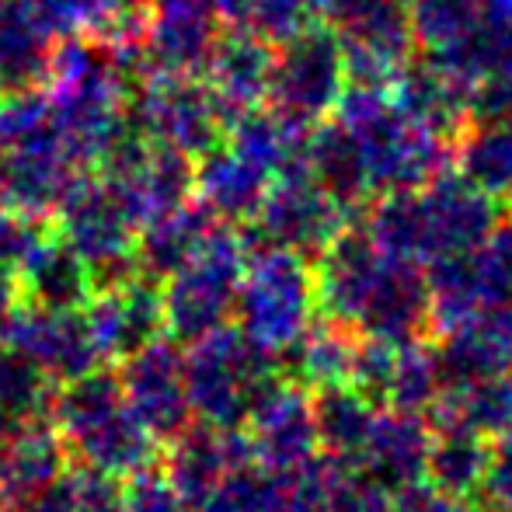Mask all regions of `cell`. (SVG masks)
Returning <instances> with one entry per match:
<instances>
[{
	"label": "cell",
	"mask_w": 512,
	"mask_h": 512,
	"mask_svg": "<svg viewBox=\"0 0 512 512\" xmlns=\"http://www.w3.org/2000/svg\"><path fill=\"white\" fill-rule=\"evenodd\" d=\"M49 422L60 429L70 460L112 478H133L161 464L164 443L126 401L119 373L91 370L56 387Z\"/></svg>",
	"instance_id": "cell-1"
},
{
	"label": "cell",
	"mask_w": 512,
	"mask_h": 512,
	"mask_svg": "<svg viewBox=\"0 0 512 512\" xmlns=\"http://www.w3.org/2000/svg\"><path fill=\"white\" fill-rule=\"evenodd\" d=\"M335 119L356 140L373 196L422 189L436 175L450 171L453 140L408 115L391 88L349 84Z\"/></svg>",
	"instance_id": "cell-2"
},
{
	"label": "cell",
	"mask_w": 512,
	"mask_h": 512,
	"mask_svg": "<svg viewBox=\"0 0 512 512\" xmlns=\"http://www.w3.org/2000/svg\"><path fill=\"white\" fill-rule=\"evenodd\" d=\"M279 377V359L234 324H220L216 331L189 342L185 352V387L192 411L199 422L216 429H244L255 401Z\"/></svg>",
	"instance_id": "cell-3"
},
{
	"label": "cell",
	"mask_w": 512,
	"mask_h": 512,
	"mask_svg": "<svg viewBox=\"0 0 512 512\" xmlns=\"http://www.w3.org/2000/svg\"><path fill=\"white\" fill-rule=\"evenodd\" d=\"M255 248L251 230L220 220L196 255L164 279V314L175 342L189 345L230 321Z\"/></svg>",
	"instance_id": "cell-4"
},
{
	"label": "cell",
	"mask_w": 512,
	"mask_h": 512,
	"mask_svg": "<svg viewBox=\"0 0 512 512\" xmlns=\"http://www.w3.org/2000/svg\"><path fill=\"white\" fill-rule=\"evenodd\" d=\"M317 310L314 269L290 248H255L237 293V328L272 356H283L310 328Z\"/></svg>",
	"instance_id": "cell-5"
},
{
	"label": "cell",
	"mask_w": 512,
	"mask_h": 512,
	"mask_svg": "<svg viewBox=\"0 0 512 512\" xmlns=\"http://www.w3.org/2000/svg\"><path fill=\"white\" fill-rule=\"evenodd\" d=\"M56 230L88 265L95 290H108L140 276V223L102 175L84 171L81 182L56 213Z\"/></svg>",
	"instance_id": "cell-6"
},
{
	"label": "cell",
	"mask_w": 512,
	"mask_h": 512,
	"mask_svg": "<svg viewBox=\"0 0 512 512\" xmlns=\"http://www.w3.org/2000/svg\"><path fill=\"white\" fill-rule=\"evenodd\" d=\"M349 88L342 39L328 21H314L304 32L276 46L269 108L297 129H314L335 115Z\"/></svg>",
	"instance_id": "cell-7"
},
{
	"label": "cell",
	"mask_w": 512,
	"mask_h": 512,
	"mask_svg": "<svg viewBox=\"0 0 512 512\" xmlns=\"http://www.w3.org/2000/svg\"><path fill=\"white\" fill-rule=\"evenodd\" d=\"M321 18L342 39L349 84L394 88L415 63V28L401 0H324Z\"/></svg>",
	"instance_id": "cell-8"
},
{
	"label": "cell",
	"mask_w": 512,
	"mask_h": 512,
	"mask_svg": "<svg viewBox=\"0 0 512 512\" xmlns=\"http://www.w3.org/2000/svg\"><path fill=\"white\" fill-rule=\"evenodd\" d=\"M352 209L342 206L310 168H290L272 178V189L251 223V237L272 248H290L304 258H317L345 227Z\"/></svg>",
	"instance_id": "cell-9"
},
{
	"label": "cell",
	"mask_w": 512,
	"mask_h": 512,
	"mask_svg": "<svg viewBox=\"0 0 512 512\" xmlns=\"http://www.w3.org/2000/svg\"><path fill=\"white\" fill-rule=\"evenodd\" d=\"M129 122L147 140L168 143L189 157H203L227 136V119L213 102L206 81L178 74H154L133 91Z\"/></svg>",
	"instance_id": "cell-10"
},
{
	"label": "cell",
	"mask_w": 512,
	"mask_h": 512,
	"mask_svg": "<svg viewBox=\"0 0 512 512\" xmlns=\"http://www.w3.org/2000/svg\"><path fill=\"white\" fill-rule=\"evenodd\" d=\"M0 342L25 352L56 384H67L102 366V352L91 338L84 310H56L21 300L0 331Z\"/></svg>",
	"instance_id": "cell-11"
},
{
	"label": "cell",
	"mask_w": 512,
	"mask_h": 512,
	"mask_svg": "<svg viewBox=\"0 0 512 512\" xmlns=\"http://www.w3.org/2000/svg\"><path fill=\"white\" fill-rule=\"evenodd\" d=\"M178 345L182 342H175L171 335L157 338L147 349L133 352L119 363L126 401L161 443L189 429L192 415H196L189 401V387H185V352Z\"/></svg>",
	"instance_id": "cell-12"
},
{
	"label": "cell",
	"mask_w": 512,
	"mask_h": 512,
	"mask_svg": "<svg viewBox=\"0 0 512 512\" xmlns=\"http://www.w3.org/2000/svg\"><path fill=\"white\" fill-rule=\"evenodd\" d=\"M391 255L373 244L363 227H345L328 248L317 255L314 286H317V310L321 317L345 324L356 331L384 279Z\"/></svg>",
	"instance_id": "cell-13"
},
{
	"label": "cell",
	"mask_w": 512,
	"mask_h": 512,
	"mask_svg": "<svg viewBox=\"0 0 512 512\" xmlns=\"http://www.w3.org/2000/svg\"><path fill=\"white\" fill-rule=\"evenodd\" d=\"M84 317H88L91 338L102 352V363H122L168 331L164 283L140 272L119 286L95 290V297L84 307Z\"/></svg>",
	"instance_id": "cell-14"
},
{
	"label": "cell",
	"mask_w": 512,
	"mask_h": 512,
	"mask_svg": "<svg viewBox=\"0 0 512 512\" xmlns=\"http://www.w3.org/2000/svg\"><path fill=\"white\" fill-rule=\"evenodd\" d=\"M244 429L255 443L258 464H265L269 471L293 474L321 453L310 391L293 384L286 373L255 401Z\"/></svg>",
	"instance_id": "cell-15"
},
{
	"label": "cell",
	"mask_w": 512,
	"mask_h": 512,
	"mask_svg": "<svg viewBox=\"0 0 512 512\" xmlns=\"http://www.w3.org/2000/svg\"><path fill=\"white\" fill-rule=\"evenodd\" d=\"M220 35L223 25L213 0H147L143 49L154 74L199 77Z\"/></svg>",
	"instance_id": "cell-16"
},
{
	"label": "cell",
	"mask_w": 512,
	"mask_h": 512,
	"mask_svg": "<svg viewBox=\"0 0 512 512\" xmlns=\"http://www.w3.org/2000/svg\"><path fill=\"white\" fill-rule=\"evenodd\" d=\"M255 460V443L248 429H216V425L196 422L164 443L161 464L182 499L199 509L209 492L227 478V471L255 464Z\"/></svg>",
	"instance_id": "cell-17"
},
{
	"label": "cell",
	"mask_w": 512,
	"mask_h": 512,
	"mask_svg": "<svg viewBox=\"0 0 512 512\" xmlns=\"http://www.w3.org/2000/svg\"><path fill=\"white\" fill-rule=\"evenodd\" d=\"M443 391H464L488 377L512 373V304L485 307L432 345Z\"/></svg>",
	"instance_id": "cell-18"
},
{
	"label": "cell",
	"mask_w": 512,
	"mask_h": 512,
	"mask_svg": "<svg viewBox=\"0 0 512 512\" xmlns=\"http://www.w3.org/2000/svg\"><path fill=\"white\" fill-rule=\"evenodd\" d=\"M272 70H276V42L262 32H223L206 63V88L220 105L227 126L237 115L269 102Z\"/></svg>",
	"instance_id": "cell-19"
},
{
	"label": "cell",
	"mask_w": 512,
	"mask_h": 512,
	"mask_svg": "<svg viewBox=\"0 0 512 512\" xmlns=\"http://www.w3.org/2000/svg\"><path fill=\"white\" fill-rule=\"evenodd\" d=\"M418 196H422L425 209L432 258L478 248L488 237V230L499 223V199L471 185L457 168L443 171L429 185H422Z\"/></svg>",
	"instance_id": "cell-20"
},
{
	"label": "cell",
	"mask_w": 512,
	"mask_h": 512,
	"mask_svg": "<svg viewBox=\"0 0 512 512\" xmlns=\"http://www.w3.org/2000/svg\"><path fill=\"white\" fill-rule=\"evenodd\" d=\"M429 446L432 425L425 415L415 411L384 408L373 422V432L359 453V467L366 478L384 485L387 492H405V488L425 481L429 471Z\"/></svg>",
	"instance_id": "cell-21"
},
{
	"label": "cell",
	"mask_w": 512,
	"mask_h": 512,
	"mask_svg": "<svg viewBox=\"0 0 512 512\" xmlns=\"http://www.w3.org/2000/svg\"><path fill=\"white\" fill-rule=\"evenodd\" d=\"M21 286V300L56 310H84L95 297L88 265L74 248L63 241L60 230L42 227L21 262L14 265Z\"/></svg>",
	"instance_id": "cell-22"
},
{
	"label": "cell",
	"mask_w": 512,
	"mask_h": 512,
	"mask_svg": "<svg viewBox=\"0 0 512 512\" xmlns=\"http://www.w3.org/2000/svg\"><path fill=\"white\" fill-rule=\"evenodd\" d=\"M272 189V175L251 157L237 154L227 140L196 161V199L213 209L223 223H255L258 209Z\"/></svg>",
	"instance_id": "cell-23"
},
{
	"label": "cell",
	"mask_w": 512,
	"mask_h": 512,
	"mask_svg": "<svg viewBox=\"0 0 512 512\" xmlns=\"http://www.w3.org/2000/svg\"><path fill=\"white\" fill-rule=\"evenodd\" d=\"M70 450L63 443L60 429L49 418L18 422L0 450V495L11 502H21L35 495L39 488L53 485L67 474Z\"/></svg>",
	"instance_id": "cell-24"
},
{
	"label": "cell",
	"mask_w": 512,
	"mask_h": 512,
	"mask_svg": "<svg viewBox=\"0 0 512 512\" xmlns=\"http://www.w3.org/2000/svg\"><path fill=\"white\" fill-rule=\"evenodd\" d=\"M56 42L28 0H0V91L42 88Z\"/></svg>",
	"instance_id": "cell-25"
},
{
	"label": "cell",
	"mask_w": 512,
	"mask_h": 512,
	"mask_svg": "<svg viewBox=\"0 0 512 512\" xmlns=\"http://www.w3.org/2000/svg\"><path fill=\"white\" fill-rule=\"evenodd\" d=\"M443 74L478 91L481 81L495 74L512 77V0H481L478 28L460 49L425 56Z\"/></svg>",
	"instance_id": "cell-26"
},
{
	"label": "cell",
	"mask_w": 512,
	"mask_h": 512,
	"mask_svg": "<svg viewBox=\"0 0 512 512\" xmlns=\"http://www.w3.org/2000/svg\"><path fill=\"white\" fill-rule=\"evenodd\" d=\"M216 216L206 203H199L196 196L189 203H182L171 213L157 216V220L140 227V272L157 283L171 279L192 255L199 251V244L209 237V230L216 227Z\"/></svg>",
	"instance_id": "cell-27"
},
{
	"label": "cell",
	"mask_w": 512,
	"mask_h": 512,
	"mask_svg": "<svg viewBox=\"0 0 512 512\" xmlns=\"http://www.w3.org/2000/svg\"><path fill=\"white\" fill-rule=\"evenodd\" d=\"M359 331L345 328V324L321 317V321H310V328L290 349L279 356L283 373L293 384L317 391V387L345 384L352 377V359H356Z\"/></svg>",
	"instance_id": "cell-28"
},
{
	"label": "cell",
	"mask_w": 512,
	"mask_h": 512,
	"mask_svg": "<svg viewBox=\"0 0 512 512\" xmlns=\"http://www.w3.org/2000/svg\"><path fill=\"white\" fill-rule=\"evenodd\" d=\"M492 457L495 439L481 436L467 425H443V429H432L425 481L450 499H474L485 488Z\"/></svg>",
	"instance_id": "cell-29"
},
{
	"label": "cell",
	"mask_w": 512,
	"mask_h": 512,
	"mask_svg": "<svg viewBox=\"0 0 512 512\" xmlns=\"http://www.w3.org/2000/svg\"><path fill=\"white\" fill-rule=\"evenodd\" d=\"M453 168L499 203H512V119H471L453 140Z\"/></svg>",
	"instance_id": "cell-30"
},
{
	"label": "cell",
	"mask_w": 512,
	"mask_h": 512,
	"mask_svg": "<svg viewBox=\"0 0 512 512\" xmlns=\"http://www.w3.org/2000/svg\"><path fill=\"white\" fill-rule=\"evenodd\" d=\"M307 168L342 206L359 209L373 196L352 133L338 119L317 122L307 133Z\"/></svg>",
	"instance_id": "cell-31"
},
{
	"label": "cell",
	"mask_w": 512,
	"mask_h": 512,
	"mask_svg": "<svg viewBox=\"0 0 512 512\" xmlns=\"http://www.w3.org/2000/svg\"><path fill=\"white\" fill-rule=\"evenodd\" d=\"M310 401H314V422H317L321 450L335 453V457L359 460V453H363L366 439L373 432V422L380 415L377 401L366 398L352 380L317 387V391H310Z\"/></svg>",
	"instance_id": "cell-32"
},
{
	"label": "cell",
	"mask_w": 512,
	"mask_h": 512,
	"mask_svg": "<svg viewBox=\"0 0 512 512\" xmlns=\"http://www.w3.org/2000/svg\"><path fill=\"white\" fill-rule=\"evenodd\" d=\"M56 380L42 370L39 363L18 352L14 345L0 342V408L14 422H32V418H49Z\"/></svg>",
	"instance_id": "cell-33"
},
{
	"label": "cell",
	"mask_w": 512,
	"mask_h": 512,
	"mask_svg": "<svg viewBox=\"0 0 512 512\" xmlns=\"http://www.w3.org/2000/svg\"><path fill=\"white\" fill-rule=\"evenodd\" d=\"M199 512H286V474L265 464H244L209 492Z\"/></svg>",
	"instance_id": "cell-34"
},
{
	"label": "cell",
	"mask_w": 512,
	"mask_h": 512,
	"mask_svg": "<svg viewBox=\"0 0 512 512\" xmlns=\"http://www.w3.org/2000/svg\"><path fill=\"white\" fill-rule=\"evenodd\" d=\"M408 11L418 49L432 56L460 49L471 39L474 28H478L481 0H415Z\"/></svg>",
	"instance_id": "cell-35"
},
{
	"label": "cell",
	"mask_w": 512,
	"mask_h": 512,
	"mask_svg": "<svg viewBox=\"0 0 512 512\" xmlns=\"http://www.w3.org/2000/svg\"><path fill=\"white\" fill-rule=\"evenodd\" d=\"M439 394H443V384H439V366L432 345H422L418 338L405 342L398 349V366H394L391 391H387V408L425 415L436 405Z\"/></svg>",
	"instance_id": "cell-36"
},
{
	"label": "cell",
	"mask_w": 512,
	"mask_h": 512,
	"mask_svg": "<svg viewBox=\"0 0 512 512\" xmlns=\"http://www.w3.org/2000/svg\"><path fill=\"white\" fill-rule=\"evenodd\" d=\"M474 279L485 307H509L512 304V216L499 220L488 237L471 248Z\"/></svg>",
	"instance_id": "cell-37"
},
{
	"label": "cell",
	"mask_w": 512,
	"mask_h": 512,
	"mask_svg": "<svg viewBox=\"0 0 512 512\" xmlns=\"http://www.w3.org/2000/svg\"><path fill=\"white\" fill-rule=\"evenodd\" d=\"M398 349H401V345L384 342V338L359 335L349 380L366 394V398L377 401L380 408H387V391H391L394 366H398Z\"/></svg>",
	"instance_id": "cell-38"
},
{
	"label": "cell",
	"mask_w": 512,
	"mask_h": 512,
	"mask_svg": "<svg viewBox=\"0 0 512 512\" xmlns=\"http://www.w3.org/2000/svg\"><path fill=\"white\" fill-rule=\"evenodd\" d=\"M122 512H192V506L171 485L164 467H150L122 481Z\"/></svg>",
	"instance_id": "cell-39"
},
{
	"label": "cell",
	"mask_w": 512,
	"mask_h": 512,
	"mask_svg": "<svg viewBox=\"0 0 512 512\" xmlns=\"http://www.w3.org/2000/svg\"><path fill=\"white\" fill-rule=\"evenodd\" d=\"M70 485L77 495V512H122V478L77 464L70 471Z\"/></svg>",
	"instance_id": "cell-40"
},
{
	"label": "cell",
	"mask_w": 512,
	"mask_h": 512,
	"mask_svg": "<svg viewBox=\"0 0 512 512\" xmlns=\"http://www.w3.org/2000/svg\"><path fill=\"white\" fill-rule=\"evenodd\" d=\"M481 495H485L492 509L512 512V432H506V436L499 439V446H495V457H492V467H488Z\"/></svg>",
	"instance_id": "cell-41"
},
{
	"label": "cell",
	"mask_w": 512,
	"mask_h": 512,
	"mask_svg": "<svg viewBox=\"0 0 512 512\" xmlns=\"http://www.w3.org/2000/svg\"><path fill=\"white\" fill-rule=\"evenodd\" d=\"M14 512H77V495L74 485H70V474H63L53 485L39 488L28 499L14 502Z\"/></svg>",
	"instance_id": "cell-42"
},
{
	"label": "cell",
	"mask_w": 512,
	"mask_h": 512,
	"mask_svg": "<svg viewBox=\"0 0 512 512\" xmlns=\"http://www.w3.org/2000/svg\"><path fill=\"white\" fill-rule=\"evenodd\" d=\"M258 0H213V11L220 18L223 32H251L255 28Z\"/></svg>",
	"instance_id": "cell-43"
},
{
	"label": "cell",
	"mask_w": 512,
	"mask_h": 512,
	"mask_svg": "<svg viewBox=\"0 0 512 512\" xmlns=\"http://www.w3.org/2000/svg\"><path fill=\"white\" fill-rule=\"evenodd\" d=\"M14 425H18V422H14V418H11V415H7V411H4V408H0V450H4V446H7V439H11Z\"/></svg>",
	"instance_id": "cell-44"
},
{
	"label": "cell",
	"mask_w": 512,
	"mask_h": 512,
	"mask_svg": "<svg viewBox=\"0 0 512 512\" xmlns=\"http://www.w3.org/2000/svg\"><path fill=\"white\" fill-rule=\"evenodd\" d=\"M4 209H11V206H7V182H4V168H0V213H4Z\"/></svg>",
	"instance_id": "cell-45"
},
{
	"label": "cell",
	"mask_w": 512,
	"mask_h": 512,
	"mask_svg": "<svg viewBox=\"0 0 512 512\" xmlns=\"http://www.w3.org/2000/svg\"><path fill=\"white\" fill-rule=\"evenodd\" d=\"M401 4H408V7H411V4H415V0H401Z\"/></svg>",
	"instance_id": "cell-46"
},
{
	"label": "cell",
	"mask_w": 512,
	"mask_h": 512,
	"mask_svg": "<svg viewBox=\"0 0 512 512\" xmlns=\"http://www.w3.org/2000/svg\"><path fill=\"white\" fill-rule=\"evenodd\" d=\"M509 119H512V102H509Z\"/></svg>",
	"instance_id": "cell-47"
},
{
	"label": "cell",
	"mask_w": 512,
	"mask_h": 512,
	"mask_svg": "<svg viewBox=\"0 0 512 512\" xmlns=\"http://www.w3.org/2000/svg\"><path fill=\"white\" fill-rule=\"evenodd\" d=\"M492 512H502V509H492Z\"/></svg>",
	"instance_id": "cell-48"
},
{
	"label": "cell",
	"mask_w": 512,
	"mask_h": 512,
	"mask_svg": "<svg viewBox=\"0 0 512 512\" xmlns=\"http://www.w3.org/2000/svg\"><path fill=\"white\" fill-rule=\"evenodd\" d=\"M509 209H512V203H509Z\"/></svg>",
	"instance_id": "cell-49"
}]
</instances>
